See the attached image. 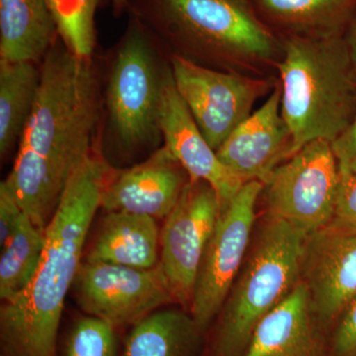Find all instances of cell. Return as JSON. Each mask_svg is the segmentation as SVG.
<instances>
[{
    "label": "cell",
    "instance_id": "obj_1",
    "mask_svg": "<svg viewBox=\"0 0 356 356\" xmlns=\"http://www.w3.org/2000/svg\"><path fill=\"white\" fill-rule=\"evenodd\" d=\"M40 72L36 102L3 182L44 231L70 180L91 154L98 97L90 58L76 57L64 44L51 47Z\"/></svg>",
    "mask_w": 356,
    "mask_h": 356
},
{
    "label": "cell",
    "instance_id": "obj_2",
    "mask_svg": "<svg viewBox=\"0 0 356 356\" xmlns=\"http://www.w3.org/2000/svg\"><path fill=\"white\" fill-rule=\"evenodd\" d=\"M111 173L90 154L65 187L44 229L43 254L24 291L0 310V334L8 356H56L65 297L81 268L84 243Z\"/></svg>",
    "mask_w": 356,
    "mask_h": 356
},
{
    "label": "cell",
    "instance_id": "obj_3",
    "mask_svg": "<svg viewBox=\"0 0 356 356\" xmlns=\"http://www.w3.org/2000/svg\"><path fill=\"white\" fill-rule=\"evenodd\" d=\"M280 72L290 158L313 140L334 142L356 114V70L346 40H288Z\"/></svg>",
    "mask_w": 356,
    "mask_h": 356
},
{
    "label": "cell",
    "instance_id": "obj_4",
    "mask_svg": "<svg viewBox=\"0 0 356 356\" xmlns=\"http://www.w3.org/2000/svg\"><path fill=\"white\" fill-rule=\"evenodd\" d=\"M219 314L211 356H243L257 325L299 284L307 236L266 215Z\"/></svg>",
    "mask_w": 356,
    "mask_h": 356
},
{
    "label": "cell",
    "instance_id": "obj_5",
    "mask_svg": "<svg viewBox=\"0 0 356 356\" xmlns=\"http://www.w3.org/2000/svg\"><path fill=\"white\" fill-rule=\"evenodd\" d=\"M339 182L331 143L313 140L278 165L264 184L267 215L313 235L332 221Z\"/></svg>",
    "mask_w": 356,
    "mask_h": 356
},
{
    "label": "cell",
    "instance_id": "obj_6",
    "mask_svg": "<svg viewBox=\"0 0 356 356\" xmlns=\"http://www.w3.org/2000/svg\"><path fill=\"white\" fill-rule=\"evenodd\" d=\"M262 191V182H247L220 214L204 252L189 310L201 332L207 331L219 316L242 269L252 243L255 209Z\"/></svg>",
    "mask_w": 356,
    "mask_h": 356
},
{
    "label": "cell",
    "instance_id": "obj_7",
    "mask_svg": "<svg viewBox=\"0 0 356 356\" xmlns=\"http://www.w3.org/2000/svg\"><path fill=\"white\" fill-rule=\"evenodd\" d=\"M161 76L144 33H128L115 58L107 106L117 137L126 147L147 144L159 131Z\"/></svg>",
    "mask_w": 356,
    "mask_h": 356
},
{
    "label": "cell",
    "instance_id": "obj_8",
    "mask_svg": "<svg viewBox=\"0 0 356 356\" xmlns=\"http://www.w3.org/2000/svg\"><path fill=\"white\" fill-rule=\"evenodd\" d=\"M170 70L178 93L216 152L270 88L268 81L216 72L179 55L173 56Z\"/></svg>",
    "mask_w": 356,
    "mask_h": 356
},
{
    "label": "cell",
    "instance_id": "obj_9",
    "mask_svg": "<svg viewBox=\"0 0 356 356\" xmlns=\"http://www.w3.org/2000/svg\"><path fill=\"white\" fill-rule=\"evenodd\" d=\"M74 285L83 312L114 327L135 325L175 302L159 262L152 268L86 261Z\"/></svg>",
    "mask_w": 356,
    "mask_h": 356
},
{
    "label": "cell",
    "instance_id": "obj_10",
    "mask_svg": "<svg viewBox=\"0 0 356 356\" xmlns=\"http://www.w3.org/2000/svg\"><path fill=\"white\" fill-rule=\"evenodd\" d=\"M222 212L217 192L189 181L161 232V264L175 302L191 310L199 267Z\"/></svg>",
    "mask_w": 356,
    "mask_h": 356
},
{
    "label": "cell",
    "instance_id": "obj_11",
    "mask_svg": "<svg viewBox=\"0 0 356 356\" xmlns=\"http://www.w3.org/2000/svg\"><path fill=\"white\" fill-rule=\"evenodd\" d=\"M161 13L185 37L232 57L267 58L269 33L236 0H159Z\"/></svg>",
    "mask_w": 356,
    "mask_h": 356
},
{
    "label": "cell",
    "instance_id": "obj_12",
    "mask_svg": "<svg viewBox=\"0 0 356 356\" xmlns=\"http://www.w3.org/2000/svg\"><path fill=\"white\" fill-rule=\"evenodd\" d=\"M159 125L165 147L184 166L191 181L208 182L217 192L224 209L245 184L222 165L217 152L204 138L175 88L172 70L161 74Z\"/></svg>",
    "mask_w": 356,
    "mask_h": 356
},
{
    "label": "cell",
    "instance_id": "obj_13",
    "mask_svg": "<svg viewBox=\"0 0 356 356\" xmlns=\"http://www.w3.org/2000/svg\"><path fill=\"white\" fill-rule=\"evenodd\" d=\"M301 280L317 322L337 323L356 296V234L323 229L307 236Z\"/></svg>",
    "mask_w": 356,
    "mask_h": 356
},
{
    "label": "cell",
    "instance_id": "obj_14",
    "mask_svg": "<svg viewBox=\"0 0 356 356\" xmlns=\"http://www.w3.org/2000/svg\"><path fill=\"white\" fill-rule=\"evenodd\" d=\"M292 139L281 114V86L276 83L261 108L250 114L217 151L218 158L243 184H266L283 159L290 158Z\"/></svg>",
    "mask_w": 356,
    "mask_h": 356
},
{
    "label": "cell",
    "instance_id": "obj_15",
    "mask_svg": "<svg viewBox=\"0 0 356 356\" xmlns=\"http://www.w3.org/2000/svg\"><path fill=\"white\" fill-rule=\"evenodd\" d=\"M188 173L165 146L144 163L111 175L103 191L102 207L165 219L177 205Z\"/></svg>",
    "mask_w": 356,
    "mask_h": 356
},
{
    "label": "cell",
    "instance_id": "obj_16",
    "mask_svg": "<svg viewBox=\"0 0 356 356\" xmlns=\"http://www.w3.org/2000/svg\"><path fill=\"white\" fill-rule=\"evenodd\" d=\"M303 281L257 325L243 356H325Z\"/></svg>",
    "mask_w": 356,
    "mask_h": 356
},
{
    "label": "cell",
    "instance_id": "obj_17",
    "mask_svg": "<svg viewBox=\"0 0 356 356\" xmlns=\"http://www.w3.org/2000/svg\"><path fill=\"white\" fill-rule=\"evenodd\" d=\"M156 219L146 215L108 212L86 261L152 268L161 245Z\"/></svg>",
    "mask_w": 356,
    "mask_h": 356
},
{
    "label": "cell",
    "instance_id": "obj_18",
    "mask_svg": "<svg viewBox=\"0 0 356 356\" xmlns=\"http://www.w3.org/2000/svg\"><path fill=\"white\" fill-rule=\"evenodd\" d=\"M56 32L46 0H0V60L38 62Z\"/></svg>",
    "mask_w": 356,
    "mask_h": 356
},
{
    "label": "cell",
    "instance_id": "obj_19",
    "mask_svg": "<svg viewBox=\"0 0 356 356\" xmlns=\"http://www.w3.org/2000/svg\"><path fill=\"white\" fill-rule=\"evenodd\" d=\"M201 334L186 312H154L134 325L123 356H192Z\"/></svg>",
    "mask_w": 356,
    "mask_h": 356
},
{
    "label": "cell",
    "instance_id": "obj_20",
    "mask_svg": "<svg viewBox=\"0 0 356 356\" xmlns=\"http://www.w3.org/2000/svg\"><path fill=\"white\" fill-rule=\"evenodd\" d=\"M35 63L0 60V154L20 140L38 95L41 72Z\"/></svg>",
    "mask_w": 356,
    "mask_h": 356
},
{
    "label": "cell",
    "instance_id": "obj_21",
    "mask_svg": "<svg viewBox=\"0 0 356 356\" xmlns=\"http://www.w3.org/2000/svg\"><path fill=\"white\" fill-rule=\"evenodd\" d=\"M44 232L23 213L0 257V298L11 301L24 291L38 269L44 245Z\"/></svg>",
    "mask_w": 356,
    "mask_h": 356
},
{
    "label": "cell",
    "instance_id": "obj_22",
    "mask_svg": "<svg viewBox=\"0 0 356 356\" xmlns=\"http://www.w3.org/2000/svg\"><path fill=\"white\" fill-rule=\"evenodd\" d=\"M63 43L76 57L90 58L98 0H46Z\"/></svg>",
    "mask_w": 356,
    "mask_h": 356
},
{
    "label": "cell",
    "instance_id": "obj_23",
    "mask_svg": "<svg viewBox=\"0 0 356 356\" xmlns=\"http://www.w3.org/2000/svg\"><path fill=\"white\" fill-rule=\"evenodd\" d=\"M276 19L296 26L327 24L348 6V0H259Z\"/></svg>",
    "mask_w": 356,
    "mask_h": 356
},
{
    "label": "cell",
    "instance_id": "obj_24",
    "mask_svg": "<svg viewBox=\"0 0 356 356\" xmlns=\"http://www.w3.org/2000/svg\"><path fill=\"white\" fill-rule=\"evenodd\" d=\"M115 327L102 318H81L70 334L67 356H114Z\"/></svg>",
    "mask_w": 356,
    "mask_h": 356
},
{
    "label": "cell",
    "instance_id": "obj_25",
    "mask_svg": "<svg viewBox=\"0 0 356 356\" xmlns=\"http://www.w3.org/2000/svg\"><path fill=\"white\" fill-rule=\"evenodd\" d=\"M325 229L343 235L356 234V175L339 170L334 216Z\"/></svg>",
    "mask_w": 356,
    "mask_h": 356
},
{
    "label": "cell",
    "instance_id": "obj_26",
    "mask_svg": "<svg viewBox=\"0 0 356 356\" xmlns=\"http://www.w3.org/2000/svg\"><path fill=\"white\" fill-rule=\"evenodd\" d=\"M331 356H356V296L337 318L332 337Z\"/></svg>",
    "mask_w": 356,
    "mask_h": 356
},
{
    "label": "cell",
    "instance_id": "obj_27",
    "mask_svg": "<svg viewBox=\"0 0 356 356\" xmlns=\"http://www.w3.org/2000/svg\"><path fill=\"white\" fill-rule=\"evenodd\" d=\"M23 211L3 181L0 184V247L10 240Z\"/></svg>",
    "mask_w": 356,
    "mask_h": 356
},
{
    "label": "cell",
    "instance_id": "obj_28",
    "mask_svg": "<svg viewBox=\"0 0 356 356\" xmlns=\"http://www.w3.org/2000/svg\"><path fill=\"white\" fill-rule=\"evenodd\" d=\"M331 145L339 170L356 175V114L348 127Z\"/></svg>",
    "mask_w": 356,
    "mask_h": 356
},
{
    "label": "cell",
    "instance_id": "obj_29",
    "mask_svg": "<svg viewBox=\"0 0 356 356\" xmlns=\"http://www.w3.org/2000/svg\"><path fill=\"white\" fill-rule=\"evenodd\" d=\"M346 44H348V51L351 62H353V67L356 70V15L353 24L350 26V33H348V39L346 40Z\"/></svg>",
    "mask_w": 356,
    "mask_h": 356
},
{
    "label": "cell",
    "instance_id": "obj_30",
    "mask_svg": "<svg viewBox=\"0 0 356 356\" xmlns=\"http://www.w3.org/2000/svg\"><path fill=\"white\" fill-rule=\"evenodd\" d=\"M112 2H113L115 7H117V8H120V7L125 6L127 0H112Z\"/></svg>",
    "mask_w": 356,
    "mask_h": 356
}]
</instances>
